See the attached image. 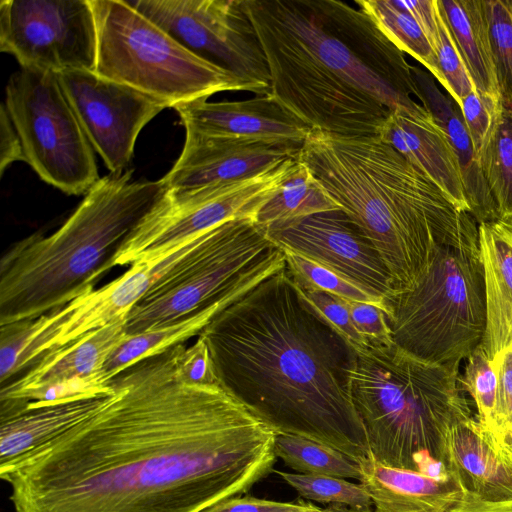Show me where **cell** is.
Listing matches in <instances>:
<instances>
[{"mask_svg": "<svg viewBox=\"0 0 512 512\" xmlns=\"http://www.w3.org/2000/svg\"><path fill=\"white\" fill-rule=\"evenodd\" d=\"M167 188L133 170L100 178L50 235L21 239L0 261V326L36 319L94 290Z\"/></svg>", "mask_w": 512, "mask_h": 512, "instance_id": "5b68a950", "label": "cell"}, {"mask_svg": "<svg viewBox=\"0 0 512 512\" xmlns=\"http://www.w3.org/2000/svg\"><path fill=\"white\" fill-rule=\"evenodd\" d=\"M498 89L512 105V0H483Z\"/></svg>", "mask_w": 512, "mask_h": 512, "instance_id": "d6a6232c", "label": "cell"}, {"mask_svg": "<svg viewBox=\"0 0 512 512\" xmlns=\"http://www.w3.org/2000/svg\"><path fill=\"white\" fill-rule=\"evenodd\" d=\"M207 231L163 254L139 260L110 283L50 312V326H47L41 337L34 363L51 350L68 345L93 330L126 319L132 307L149 288L188 255Z\"/></svg>", "mask_w": 512, "mask_h": 512, "instance_id": "e0dca14e", "label": "cell"}, {"mask_svg": "<svg viewBox=\"0 0 512 512\" xmlns=\"http://www.w3.org/2000/svg\"><path fill=\"white\" fill-rule=\"evenodd\" d=\"M417 98L433 120L445 131L456 154L469 213L477 224L498 220L496 204L484 178L459 106L436 86L434 77L413 71Z\"/></svg>", "mask_w": 512, "mask_h": 512, "instance_id": "cb8c5ba5", "label": "cell"}, {"mask_svg": "<svg viewBox=\"0 0 512 512\" xmlns=\"http://www.w3.org/2000/svg\"><path fill=\"white\" fill-rule=\"evenodd\" d=\"M299 160L373 243L396 291L412 287L440 247L478 233L469 213L378 136L312 130Z\"/></svg>", "mask_w": 512, "mask_h": 512, "instance_id": "277c9868", "label": "cell"}, {"mask_svg": "<svg viewBox=\"0 0 512 512\" xmlns=\"http://www.w3.org/2000/svg\"><path fill=\"white\" fill-rule=\"evenodd\" d=\"M57 76L94 151L110 173L125 171L139 133L166 105L94 71L70 69Z\"/></svg>", "mask_w": 512, "mask_h": 512, "instance_id": "9a60e30c", "label": "cell"}, {"mask_svg": "<svg viewBox=\"0 0 512 512\" xmlns=\"http://www.w3.org/2000/svg\"><path fill=\"white\" fill-rule=\"evenodd\" d=\"M315 507L309 502H278L247 496L226 499L204 512H312Z\"/></svg>", "mask_w": 512, "mask_h": 512, "instance_id": "7bdbcfd3", "label": "cell"}, {"mask_svg": "<svg viewBox=\"0 0 512 512\" xmlns=\"http://www.w3.org/2000/svg\"><path fill=\"white\" fill-rule=\"evenodd\" d=\"M378 137L429 178L456 207L469 213L454 149L422 105L391 111Z\"/></svg>", "mask_w": 512, "mask_h": 512, "instance_id": "ffe728a7", "label": "cell"}, {"mask_svg": "<svg viewBox=\"0 0 512 512\" xmlns=\"http://www.w3.org/2000/svg\"><path fill=\"white\" fill-rule=\"evenodd\" d=\"M185 48L270 93L267 62L243 0H127Z\"/></svg>", "mask_w": 512, "mask_h": 512, "instance_id": "7c38bea8", "label": "cell"}, {"mask_svg": "<svg viewBox=\"0 0 512 512\" xmlns=\"http://www.w3.org/2000/svg\"><path fill=\"white\" fill-rule=\"evenodd\" d=\"M312 512H357L344 505H329L326 508H320L318 506Z\"/></svg>", "mask_w": 512, "mask_h": 512, "instance_id": "c3c4849f", "label": "cell"}, {"mask_svg": "<svg viewBox=\"0 0 512 512\" xmlns=\"http://www.w3.org/2000/svg\"><path fill=\"white\" fill-rule=\"evenodd\" d=\"M265 229L282 250L336 272L384 302L396 292L377 249L342 209L275 222Z\"/></svg>", "mask_w": 512, "mask_h": 512, "instance_id": "2e32d148", "label": "cell"}, {"mask_svg": "<svg viewBox=\"0 0 512 512\" xmlns=\"http://www.w3.org/2000/svg\"><path fill=\"white\" fill-rule=\"evenodd\" d=\"M296 285L306 301L355 349L366 344V339L355 328L343 299L319 289L305 287L298 283Z\"/></svg>", "mask_w": 512, "mask_h": 512, "instance_id": "74e56055", "label": "cell"}, {"mask_svg": "<svg viewBox=\"0 0 512 512\" xmlns=\"http://www.w3.org/2000/svg\"><path fill=\"white\" fill-rule=\"evenodd\" d=\"M125 323L126 319L118 320L47 352L22 376L2 385L0 418L24 409L112 395L104 364L127 335Z\"/></svg>", "mask_w": 512, "mask_h": 512, "instance_id": "5bb4252c", "label": "cell"}, {"mask_svg": "<svg viewBox=\"0 0 512 512\" xmlns=\"http://www.w3.org/2000/svg\"><path fill=\"white\" fill-rule=\"evenodd\" d=\"M276 473L303 498L324 504L344 505L357 512H373L372 500L361 484L328 475Z\"/></svg>", "mask_w": 512, "mask_h": 512, "instance_id": "1f68e13d", "label": "cell"}, {"mask_svg": "<svg viewBox=\"0 0 512 512\" xmlns=\"http://www.w3.org/2000/svg\"><path fill=\"white\" fill-rule=\"evenodd\" d=\"M438 6L439 43L435 54L443 79L442 86L448 91L456 104L460 106L462 100L475 88L439 2Z\"/></svg>", "mask_w": 512, "mask_h": 512, "instance_id": "8d00e7d4", "label": "cell"}, {"mask_svg": "<svg viewBox=\"0 0 512 512\" xmlns=\"http://www.w3.org/2000/svg\"><path fill=\"white\" fill-rule=\"evenodd\" d=\"M45 328V315L0 326L1 386L32 365L36 346Z\"/></svg>", "mask_w": 512, "mask_h": 512, "instance_id": "836d02e7", "label": "cell"}, {"mask_svg": "<svg viewBox=\"0 0 512 512\" xmlns=\"http://www.w3.org/2000/svg\"><path fill=\"white\" fill-rule=\"evenodd\" d=\"M460 384L475 402L477 420L495 433L498 375L481 344L468 356L464 375L460 376Z\"/></svg>", "mask_w": 512, "mask_h": 512, "instance_id": "e575fe53", "label": "cell"}, {"mask_svg": "<svg viewBox=\"0 0 512 512\" xmlns=\"http://www.w3.org/2000/svg\"><path fill=\"white\" fill-rule=\"evenodd\" d=\"M351 398L372 457L381 464L446 478V437L472 417L460 363L430 364L393 341L356 349Z\"/></svg>", "mask_w": 512, "mask_h": 512, "instance_id": "8992f818", "label": "cell"}, {"mask_svg": "<svg viewBox=\"0 0 512 512\" xmlns=\"http://www.w3.org/2000/svg\"><path fill=\"white\" fill-rule=\"evenodd\" d=\"M501 106L483 99L475 90L459 106L477 158L490 136Z\"/></svg>", "mask_w": 512, "mask_h": 512, "instance_id": "ab89813d", "label": "cell"}, {"mask_svg": "<svg viewBox=\"0 0 512 512\" xmlns=\"http://www.w3.org/2000/svg\"><path fill=\"white\" fill-rule=\"evenodd\" d=\"M283 251L286 266L299 285L328 292L343 300L376 304L385 310L382 299L363 290L336 272L299 254Z\"/></svg>", "mask_w": 512, "mask_h": 512, "instance_id": "d590c367", "label": "cell"}, {"mask_svg": "<svg viewBox=\"0 0 512 512\" xmlns=\"http://www.w3.org/2000/svg\"><path fill=\"white\" fill-rule=\"evenodd\" d=\"M478 245L486 296L481 346L492 360L512 345V222L478 224Z\"/></svg>", "mask_w": 512, "mask_h": 512, "instance_id": "603a6c76", "label": "cell"}, {"mask_svg": "<svg viewBox=\"0 0 512 512\" xmlns=\"http://www.w3.org/2000/svg\"><path fill=\"white\" fill-rule=\"evenodd\" d=\"M185 130L208 136L244 138L301 148L311 131L271 97L242 101L207 99L175 108Z\"/></svg>", "mask_w": 512, "mask_h": 512, "instance_id": "d6986e66", "label": "cell"}, {"mask_svg": "<svg viewBox=\"0 0 512 512\" xmlns=\"http://www.w3.org/2000/svg\"><path fill=\"white\" fill-rule=\"evenodd\" d=\"M90 4L97 32V75L174 109L223 91L261 95L233 72L189 51L127 0H90Z\"/></svg>", "mask_w": 512, "mask_h": 512, "instance_id": "9c48e42d", "label": "cell"}, {"mask_svg": "<svg viewBox=\"0 0 512 512\" xmlns=\"http://www.w3.org/2000/svg\"><path fill=\"white\" fill-rule=\"evenodd\" d=\"M24 161V150L19 134L8 115L5 105L0 109V173L13 162Z\"/></svg>", "mask_w": 512, "mask_h": 512, "instance_id": "f6af8a7d", "label": "cell"}, {"mask_svg": "<svg viewBox=\"0 0 512 512\" xmlns=\"http://www.w3.org/2000/svg\"><path fill=\"white\" fill-rule=\"evenodd\" d=\"M447 512H512V500L486 501L463 491L459 501Z\"/></svg>", "mask_w": 512, "mask_h": 512, "instance_id": "bcb514c9", "label": "cell"}, {"mask_svg": "<svg viewBox=\"0 0 512 512\" xmlns=\"http://www.w3.org/2000/svg\"><path fill=\"white\" fill-rule=\"evenodd\" d=\"M275 453L298 473L358 480L362 476L360 464L341 451L300 435L277 433Z\"/></svg>", "mask_w": 512, "mask_h": 512, "instance_id": "4dcf8cb0", "label": "cell"}, {"mask_svg": "<svg viewBox=\"0 0 512 512\" xmlns=\"http://www.w3.org/2000/svg\"><path fill=\"white\" fill-rule=\"evenodd\" d=\"M220 312L217 309H211L165 327L132 335L127 334L106 360L105 377L112 381L136 363L183 344L194 335H199Z\"/></svg>", "mask_w": 512, "mask_h": 512, "instance_id": "4316f807", "label": "cell"}, {"mask_svg": "<svg viewBox=\"0 0 512 512\" xmlns=\"http://www.w3.org/2000/svg\"><path fill=\"white\" fill-rule=\"evenodd\" d=\"M392 2L417 21L435 52L439 43L438 0H392Z\"/></svg>", "mask_w": 512, "mask_h": 512, "instance_id": "ee69618b", "label": "cell"}, {"mask_svg": "<svg viewBox=\"0 0 512 512\" xmlns=\"http://www.w3.org/2000/svg\"><path fill=\"white\" fill-rule=\"evenodd\" d=\"M175 369L177 377L183 382L200 385L218 384L209 348L200 335L189 347L178 345Z\"/></svg>", "mask_w": 512, "mask_h": 512, "instance_id": "f35d334b", "label": "cell"}, {"mask_svg": "<svg viewBox=\"0 0 512 512\" xmlns=\"http://www.w3.org/2000/svg\"><path fill=\"white\" fill-rule=\"evenodd\" d=\"M360 466L359 481L372 500L373 512H447L463 494L452 473L434 478L381 464L373 457Z\"/></svg>", "mask_w": 512, "mask_h": 512, "instance_id": "7402d4cb", "label": "cell"}, {"mask_svg": "<svg viewBox=\"0 0 512 512\" xmlns=\"http://www.w3.org/2000/svg\"><path fill=\"white\" fill-rule=\"evenodd\" d=\"M446 468L463 491L486 501L512 500V452L476 417L448 431Z\"/></svg>", "mask_w": 512, "mask_h": 512, "instance_id": "44dd1931", "label": "cell"}, {"mask_svg": "<svg viewBox=\"0 0 512 512\" xmlns=\"http://www.w3.org/2000/svg\"><path fill=\"white\" fill-rule=\"evenodd\" d=\"M492 363L498 375L497 433L512 429V345L498 352Z\"/></svg>", "mask_w": 512, "mask_h": 512, "instance_id": "b9f144b4", "label": "cell"}, {"mask_svg": "<svg viewBox=\"0 0 512 512\" xmlns=\"http://www.w3.org/2000/svg\"><path fill=\"white\" fill-rule=\"evenodd\" d=\"M504 445L512 452V429H504L494 433Z\"/></svg>", "mask_w": 512, "mask_h": 512, "instance_id": "7dc6e473", "label": "cell"}, {"mask_svg": "<svg viewBox=\"0 0 512 512\" xmlns=\"http://www.w3.org/2000/svg\"><path fill=\"white\" fill-rule=\"evenodd\" d=\"M298 157L260 173L197 189L169 190L159 198L116 256L115 266L163 254L225 221L254 218L295 171Z\"/></svg>", "mask_w": 512, "mask_h": 512, "instance_id": "8fae6325", "label": "cell"}, {"mask_svg": "<svg viewBox=\"0 0 512 512\" xmlns=\"http://www.w3.org/2000/svg\"><path fill=\"white\" fill-rule=\"evenodd\" d=\"M352 322L367 341H392L391 330L384 308L371 303L344 300Z\"/></svg>", "mask_w": 512, "mask_h": 512, "instance_id": "60d3db41", "label": "cell"}, {"mask_svg": "<svg viewBox=\"0 0 512 512\" xmlns=\"http://www.w3.org/2000/svg\"><path fill=\"white\" fill-rule=\"evenodd\" d=\"M108 397L24 409L1 418L0 471L94 415Z\"/></svg>", "mask_w": 512, "mask_h": 512, "instance_id": "d4e9b609", "label": "cell"}, {"mask_svg": "<svg viewBox=\"0 0 512 512\" xmlns=\"http://www.w3.org/2000/svg\"><path fill=\"white\" fill-rule=\"evenodd\" d=\"M355 4L401 51L416 59L443 84L436 54L422 28L408 12L396 7L392 0H356Z\"/></svg>", "mask_w": 512, "mask_h": 512, "instance_id": "f546056e", "label": "cell"}, {"mask_svg": "<svg viewBox=\"0 0 512 512\" xmlns=\"http://www.w3.org/2000/svg\"><path fill=\"white\" fill-rule=\"evenodd\" d=\"M178 345L120 373L94 415L0 471L14 512H204L273 471L277 433L220 385L181 381Z\"/></svg>", "mask_w": 512, "mask_h": 512, "instance_id": "6da1fadb", "label": "cell"}, {"mask_svg": "<svg viewBox=\"0 0 512 512\" xmlns=\"http://www.w3.org/2000/svg\"><path fill=\"white\" fill-rule=\"evenodd\" d=\"M384 306L392 341L405 352L430 364L467 359L486 329L478 233L440 247L418 281Z\"/></svg>", "mask_w": 512, "mask_h": 512, "instance_id": "ba28073f", "label": "cell"}, {"mask_svg": "<svg viewBox=\"0 0 512 512\" xmlns=\"http://www.w3.org/2000/svg\"><path fill=\"white\" fill-rule=\"evenodd\" d=\"M186 131L183 149L162 178L169 190L197 189L262 172L301 148L244 138L208 136Z\"/></svg>", "mask_w": 512, "mask_h": 512, "instance_id": "ac0fdd59", "label": "cell"}, {"mask_svg": "<svg viewBox=\"0 0 512 512\" xmlns=\"http://www.w3.org/2000/svg\"><path fill=\"white\" fill-rule=\"evenodd\" d=\"M0 50L21 68L95 72L97 32L90 0H2Z\"/></svg>", "mask_w": 512, "mask_h": 512, "instance_id": "4fadbf2b", "label": "cell"}, {"mask_svg": "<svg viewBox=\"0 0 512 512\" xmlns=\"http://www.w3.org/2000/svg\"><path fill=\"white\" fill-rule=\"evenodd\" d=\"M218 384L276 433L372 457L351 398L356 349L306 301L287 268L218 313L199 334Z\"/></svg>", "mask_w": 512, "mask_h": 512, "instance_id": "7a4b0ae2", "label": "cell"}, {"mask_svg": "<svg viewBox=\"0 0 512 512\" xmlns=\"http://www.w3.org/2000/svg\"><path fill=\"white\" fill-rule=\"evenodd\" d=\"M478 160L499 219L512 222V105L502 103Z\"/></svg>", "mask_w": 512, "mask_h": 512, "instance_id": "f1b7e54d", "label": "cell"}, {"mask_svg": "<svg viewBox=\"0 0 512 512\" xmlns=\"http://www.w3.org/2000/svg\"><path fill=\"white\" fill-rule=\"evenodd\" d=\"M476 92L501 105L483 0H438Z\"/></svg>", "mask_w": 512, "mask_h": 512, "instance_id": "484cf974", "label": "cell"}, {"mask_svg": "<svg viewBox=\"0 0 512 512\" xmlns=\"http://www.w3.org/2000/svg\"><path fill=\"white\" fill-rule=\"evenodd\" d=\"M270 75V95L317 130L378 136L412 107L411 65L361 8L338 0H243Z\"/></svg>", "mask_w": 512, "mask_h": 512, "instance_id": "3957f363", "label": "cell"}, {"mask_svg": "<svg viewBox=\"0 0 512 512\" xmlns=\"http://www.w3.org/2000/svg\"><path fill=\"white\" fill-rule=\"evenodd\" d=\"M3 104L21 139L25 162L44 182L81 195L100 179L94 149L57 73L20 67L8 80Z\"/></svg>", "mask_w": 512, "mask_h": 512, "instance_id": "30bf717a", "label": "cell"}, {"mask_svg": "<svg viewBox=\"0 0 512 512\" xmlns=\"http://www.w3.org/2000/svg\"><path fill=\"white\" fill-rule=\"evenodd\" d=\"M337 209L339 205L299 160L292 175L258 211L255 221L266 228L275 222Z\"/></svg>", "mask_w": 512, "mask_h": 512, "instance_id": "83f0119b", "label": "cell"}, {"mask_svg": "<svg viewBox=\"0 0 512 512\" xmlns=\"http://www.w3.org/2000/svg\"><path fill=\"white\" fill-rule=\"evenodd\" d=\"M285 266L284 251L254 218L225 221L209 229L139 299L126 317V332L165 327L211 309L223 311Z\"/></svg>", "mask_w": 512, "mask_h": 512, "instance_id": "52a82bcc", "label": "cell"}]
</instances>
